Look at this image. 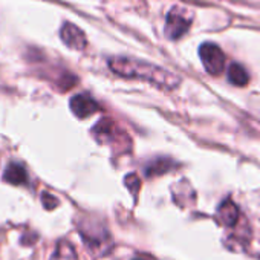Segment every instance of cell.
<instances>
[{
	"label": "cell",
	"instance_id": "obj_8",
	"mask_svg": "<svg viewBox=\"0 0 260 260\" xmlns=\"http://www.w3.org/2000/svg\"><path fill=\"white\" fill-rule=\"evenodd\" d=\"M4 179L13 185H20V184H25L26 179H28V175H26V170L23 166L20 164H11L7 170H5V175H4Z\"/></svg>",
	"mask_w": 260,
	"mask_h": 260
},
{
	"label": "cell",
	"instance_id": "obj_12",
	"mask_svg": "<svg viewBox=\"0 0 260 260\" xmlns=\"http://www.w3.org/2000/svg\"><path fill=\"white\" fill-rule=\"evenodd\" d=\"M135 260H143V258H135Z\"/></svg>",
	"mask_w": 260,
	"mask_h": 260
},
{
	"label": "cell",
	"instance_id": "obj_10",
	"mask_svg": "<svg viewBox=\"0 0 260 260\" xmlns=\"http://www.w3.org/2000/svg\"><path fill=\"white\" fill-rule=\"evenodd\" d=\"M172 167H173L172 159H169V158H158V159H153L152 162H149V166L146 167V175H147V176L164 175V173H167Z\"/></svg>",
	"mask_w": 260,
	"mask_h": 260
},
{
	"label": "cell",
	"instance_id": "obj_1",
	"mask_svg": "<svg viewBox=\"0 0 260 260\" xmlns=\"http://www.w3.org/2000/svg\"><path fill=\"white\" fill-rule=\"evenodd\" d=\"M109 68L119 77L147 81L164 90H173L181 84V78L176 74L153 63H146L135 58L113 57L109 60Z\"/></svg>",
	"mask_w": 260,
	"mask_h": 260
},
{
	"label": "cell",
	"instance_id": "obj_11",
	"mask_svg": "<svg viewBox=\"0 0 260 260\" xmlns=\"http://www.w3.org/2000/svg\"><path fill=\"white\" fill-rule=\"evenodd\" d=\"M125 184H127L130 191L137 193L140 190V184L141 182H140V178L137 175H128V176H125Z\"/></svg>",
	"mask_w": 260,
	"mask_h": 260
},
{
	"label": "cell",
	"instance_id": "obj_4",
	"mask_svg": "<svg viewBox=\"0 0 260 260\" xmlns=\"http://www.w3.org/2000/svg\"><path fill=\"white\" fill-rule=\"evenodd\" d=\"M92 134H93V137H95V140L98 143H116L118 140H122V138L127 137L125 134H121L118 125L113 121L107 119V118L101 119L93 127Z\"/></svg>",
	"mask_w": 260,
	"mask_h": 260
},
{
	"label": "cell",
	"instance_id": "obj_5",
	"mask_svg": "<svg viewBox=\"0 0 260 260\" xmlns=\"http://www.w3.org/2000/svg\"><path fill=\"white\" fill-rule=\"evenodd\" d=\"M100 109L98 103L89 95V93H78L72 96L71 100V110L78 118H87L93 113H96Z\"/></svg>",
	"mask_w": 260,
	"mask_h": 260
},
{
	"label": "cell",
	"instance_id": "obj_6",
	"mask_svg": "<svg viewBox=\"0 0 260 260\" xmlns=\"http://www.w3.org/2000/svg\"><path fill=\"white\" fill-rule=\"evenodd\" d=\"M61 40L66 46H69L71 49H75V51H83L87 45V40H86V36L84 32L72 25V23H66L63 28H61Z\"/></svg>",
	"mask_w": 260,
	"mask_h": 260
},
{
	"label": "cell",
	"instance_id": "obj_7",
	"mask_svg": "<svg viewBox=\"0 0 260 260\" xmlns=\"http://www.w3.org/2000/svg\"><path fill=\"white\" fill-rule=\"evenodd\" d=\"M239 216H240V213H239L237 205L230 199L223 201L217 208V219L225 226H230V228L234 226L239 220Z\"/></svg>",
	"mask_w": 260,
	"mask_h": 260
},
{
	"label": "cell",
	"instance_id": "obj_3",
	"mask_svg": "<svg viewBox=\"0 0 260 260\" xmlns=\"http://www.w3.org/2000/svg\"><path fill=\"white\" fill-rule=\"evenodd\" d=\"M199 57L205 71L211 75H219L225 68V54L216 43H202L199 48Z\"/></svg>",
	"mask_w": 260,
	"mask_h": 260
},
{
	"label": "cell",
	"instance_id": "obj_2",
	"mask_svg": "<svg viewBox=\"0 0 260 260\" xmlns=\"http://www.w3.org/2000/svg\"><path fill=\"white\" fill-rule=\"evenodd\" d=\"M193 22V14L184 8L175 7L169 11L166 17L164 32L170 40H179L188 29Z\"/></svg>",
	"mask_w": 260,
	"mask_h": 260
},
{
	"label": "cell",
	"instance_id": "obj_9",
	"mask_svg": "<svg viewBox=\"0 0 260 260\" xmlns=\"http://www.w3.org/2000/svg\"><path fill=\"white\" fill-rule=\"evenodd\" d=\"M228 80L230 83H233L234 86H239V87H243L248 84L249 78H248V74L246 71L243 69V66H240L239 63H233L230 64L228 68Z\"/></svg>",
	"mask_w": 260,
	"mask_h": 260
}]
</instances>
